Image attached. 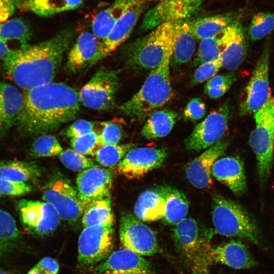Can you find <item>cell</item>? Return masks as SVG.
<instances>
[{
	"label": "cell",
	"instance_id": "1",
	"mask_svg": "<svg viewBox=\"0 0 274 274\" xmlns=\"http://www.w3.org/2000/svg\"><path fill=\"white\" fill-rule=\"evenodd\" d=\"M74 35L66 28L47 40L12 50L3 59L4 71L24 91L52 82Z\"/></svg>",
	"mask_w": 274,
	"mask_h": 274
},
{
	"label": "cell",
	"instance_id": "2",
	"mask_svg": "<svg viewBox=\"0 0 274 274\" xmlns=\"http://www.w3.org/2000/svg\"><path fill=\"white\" fill-rule=\"evenodd\" d=\"M22 111L16 124L29 134H44L76 118L79 93L64 83L49 82L23 93Z\"/></svg>",
	"mask_w": 274,
	"mask_h": 274
},
{
	"label": "cell",
	"instance_id": "3",
	"mask_svg": "<svg viewBox=\"0 0 274 274\" xmlns=\"http://www.w3.org/2000/svg\"><path fill=\"white\" fill-rule=\"evenodd\" d=\"M172 55H168L159 66L150 71L139 91L119 106L121 113L143 120L172 98L173 90L169 66Z\"/></svg>",
	"mask_w": 274,
	"mask_h": 274
},
{
	"label": "cell",
	"instance_id": "4",
	"mask_svg": "<svg viewBox=\"0 0 274 274\" xmlns=\"http://www.w3.org/2000/svg\"><path fill=\"white\" fill-rule=\"evenodd\" d=\"M178 22L162 23L127 45L124 56L128 65L135 70L151 71L173 54Z\"/></svg>",
	"mask_w": 274,
	"mask_h": 274
},
{
	"label": "cell",
	"instance_id": "5",
	"mask_svg": "<svg viewBox=\"0 0 274 274\" xmlns=\"http://www.w3.org/2000/svg\"><path fill=\"white\" fill-rule=\"evenodd\" d=\"M212 219L216 233L249 241L257 246L261 243L256 222L247 211L235 201L216 195L212 202Z\"/></svg>",
	"mask_w": 274,
	"mask_h": 274
},
{
	"label": "cell",
	"instance_id": "6",
	"mask_svg": "<svg viewBox=\"0 0 274 274\" xmlns=\"http://www.w3.org/2000/svg\"><path fill=\"white\" fill-rule=\"evenodd\" d=\"M173 238L178 251L192 274H209L213 248L209 241L201 235L196 221L185 218L175 225Z\"/></svg>",
	"mask_w": 274,
	"mask_h": 274
},
{
	"label": "cell",
	"instance_id": "7",
	"mask_svg": "<svg viewBox=\"0 0 274 274\" xmlns=\"http://www.w3.org/2000/svg\"><path fill=\"white\" fill-rule=\"evenodd\" d=\"M255 126L249 139L255 154L259 177L265 181L270 173L274 156V97L254 114Z\"/></svg>",
	"mask_w": 274,
	"mask_h": 274
},
{
	"label": "cell",
	"instance_id": "8",
	"mask_svg": "<svg viewBox=\"0 0 274 274\" xmlns=\"http://www.w3.org/2000/svg\"><path fill=\"white\" fill-rule=\"evenodd\" d=\"M119 71L106 67L98 69L79 93L80 102L96 110H109L115 104L120 85Z\"/></svg>",
	"mask_w": 274,
	"mask_h": 274
},
{
	"label": "cell",
	"instance_id": "9",
	"mask_svg": "<svg viewBox=\"0 0 274 274\" xmlns=\"http://www.w3.org/2000/svg\"><path fill=\"white\" fill-rule=\"evenodd\" d=\"M114 225L85 227L78 242V261L82 267H94L112 253Z\"/></svg>",
	"mask_w": 274,
	"mask_h": 274
},
{
	"label": "cell",
	"instance_id": "10",
	"mask_svg": "<svg viewBox=\"0 0 274 274\" xmlns=\"http://www.w3.org/2000/svg\"><path fill=\"white\" fill-rule=\"evenodd\" d=\"M230 112L227 103L211 112L185 140L186 148L190 152H199L221 140L227 129Z\"/></svg>",
	"mask_w": 274,
	"mask_h": 274
},
{
	"label": "cell",
	"instance_id": "11",
	"mask_svg": "<svg viewBox=\"0 0 274 274\" xmlns=\"http://www.w3.org/2000/svg\"><path fill=\"white\" fill-rule=\"evenodd\" d=\"M119 237L124 248L141 255L152 256L160 251L153 230L128 212L121 214Z\"/></svg>",
	"mask_w": 274,
	"mask_h": 274
},
{
	"label": "cell",
	"instance_id": "12",
	"mask_svg": "<svg viewBox=\"0 0 274 274\" xmlns=\"http://www.w3.org/2000/svg\"><path fill=\"white\" fill-rule=\"evenodd\" d=\"M42 198L54 207L60 219L69 223L76 222L82 216L85 207L77 189L65 180L49 182L44 188Z\"/></svg>",
	"mask_w": 274,
	"mask_h": 274
},
{
	"label": "cell",
	"instance_id": "13",
	"mask_svg": "<svg viewBox=\"0 0 274 274\" xmlns=\"http://www.w3.org/2000/svg\"><path fill=\"white\" fill-rule=\"evenodd\" d=\"M264 47L246 86V97L240 106L243 115L254 114L262 108L271 96L268 75L270 50Z\"/></svg>",
	"mask_w": 274,
	"mask_h": 274
},
{
	"label": "cell",
	"instance_id": "14",
	"mask_svg": "<svg viewBox=\"0 0 274 274\" xmlns=\"http://www.w3.org/2000/svg\"><path fill=\"white\" fill-rule=\"evenodd\" d=\"M17 209L23 225L31 233L47 235L59 224L60 218L57 211L46 201L22 199L18 200Z\"/></svg>",
	"mask_w": 274,
	"mask_h": 274
},
{
	"label": "cell",
	"instance_id": "15",
	"mask_svg": "<svg viewBox=\"0 0 274 274\" xmlns=\"http://www.w3.org/2000/svg\"><path fill=\"white\" fill-rule=\"evenodd\" d=\"M149 0H136L120 17L106 39L100 43L90 67L115 51L129 37Z\"/></svg>",
	"mask_w": 274,
	"mask_h": 274
},
{
	"label": "cell",
	"instance_id": "16",
	"mask_svg": "<svg viewBox=\"0 0 274 274\" xmlns=\"http://www.w3.org/2000/svg\"><path fill=\"white\" fill-rule=\"evenodd\" d=\"M203 0H160L145 14L141 30L153 29L166 22L182 21L193 15Z\"/></svg>",
	"mask_w": 274,
	"mask_h": 274
},
{
	"label": "cell",
	"instance_id": "17",
	"mask_svg": "<svg viewBox=\"0 0 274 274\" xmlns=\"http://www.w3.org/2000/svg\"><path fill=\"white\" fill-rule=\"evenodd\" d=\"M167 155L163 149L149 147L133 148L118 164L117 170L127 179H140L160 167Z\"/></svg>",
	"mask_w": 274,
	"mask_h": 274
},
{
	"label": "cell",
	"instance_id": "18",
	"mask_svg": "<svg viewBox=\"0 0 274 274\" xmlns=\"http://www.w3.org/2000/svg\"><path fill=\"white\" fill-rule=\"evenodd\" d=\"M154 268L147 259L124 248L112 252L94 267L93 274H153Z\"/></svg>",
	"mask_w": 274,
	"mask_h": 274
},
{
	"label": "cell",
	"instance_id": "19",
	"mask_svg": "<svg viewBox=\"0 0 274 274\" xmlns=\"http://www.w3.org/2000/svg\"><path fill=\"white\" fill-rule=\"evenodd\" d=\"M113 175L97 165L81 172L76 179L77 189L84 207L90 202L110 196Z\"/></svg>",
	"mask_w": 274,
	"mask_h": 274
},
{
	"label": "cell",
	"instance_id": "20",
	"mask_svg": "<svg viewBox=\"0 0 274 274\" xmlns=\"http://www.w3.org/2000/svg\"><path fill=\"white\" fill-rule=\"evenodd\" d=\"M227 147V142L221 140L190 162L186 169V176L194 187L202 189L212 185L213 164L223 155Z\"/></svg>",
	"mask_w": 274,
	"mask_h": 274
},
{
	"label": "cell",
	"instance_id": "21",
	"mask_svg": "<svg viewBox=\"0 0 274 274\" xmlns=\"http://www.w3.org/2000/svg\"><path fill=\"white\" fill-rule=\"evenodd\" d=\"M223 51L220 55L222 67L234 70L243 62L247 52V42L240 21L227 27L221 33Z\"/></svg>",
	"mask_w": 274,
	"mask_h": 274
},
{
	"label": "cell",
	"instance_id": "22",
	"mask_svg": "<svg viewBox=\"0 0 274 274\" xmlns=\"http://www.w3.org/2000/svg\"><path fill=\"white\" fill-rule=\"evenodd\" d=\"M212 176L233 193L241 194L247 188L244 163L237 157H220L213 164Z\"/></svg>",
	"mask_w": 274,
	"mask_h": 274
},
{
	"label": "cell",
	"instance_id": "23",
	"mask_svg": "<svg viewBox=\"0 0 274 274\" xmlns=\"http://www.w3.org/2000/svg\"><path fill=\"white\" fill-rule=\"evenodd\" d=\"M211 255L213 262L235 269H249L257 265L247 247L238 239H231L213 248Z\"/></svg>",
	"mask_w": 274,
	"mask_h": 274
},
{
	"label": "cell",
	"instance_id": "24",
	"mask_svg": "<svg viewBox=\"0 0 274 274\" xmlns=\"http://www.w3.org/2000/svg\"><path fill=\"white\" fill-rule=\"evenodd\" d=\"M169 186H161L143 191L134 207L135 216L143 221L162 219Z\"/></svg>",
	"mask_w": 274,
	"mask_h": 274
},
{
	"label": "cell",
	"instance_id": "25",
	"mask_svg": "<svg viewBox=\"0 0 274 274\" xmlns=\"http://www.w3.org/2000/svg\"><path fill=\"white\" fill-rule=\"evenodd\" d=\"M100 42L94 35L83 31L68 52L65 68L70 73H77L85 67H90L95 57Z\"/></svg>",
	"mask_w": 274,
	"mask_h": 274
},
{
	"label": "cell",
	"instance_id": "26",
	"mask_svg": "<svg viewBox=\"0 0 274 274\" xmlns=\"http://www.w3.org/2000/svg\"><path fill=\"white\" fill-rule=\"evenodd\" d=\"M23 102V94L18 88L0 80V133L16 124Z\"/></svg>",
	"mask_w": 274,
	"mask_h": 274
},
{
	"label": "cell",
	"instance_id": "27",
	"mask_svg": "<svg viewBox=\"0 0 274 274\" xmlns=\"http://www.w3.org/2000/svg\"><path fill=\"white\" fill-rule=\"evenodd\" d=\"M244 15L242 10H238L206 17L188 23L195 38L201 40L220 34L229 25L239 21Z\"/></svg>",
	"mask_w": 274,
	"mask_h": 274
},
{
	"label": "cell",
	"instance_id": "28",
	"mask_svg": "<svg viewBox=\"0 0 274 274\" xmlns=\"http://www.w3.org/2000/svg\"><path fill=\"white\" fill-rule=\"evenodd\" d=\"M136 0H115L99 12L92 22V33L101 43L108 37L116 22Z\"/></svg>",
	"mask_w": 274,
	"mask_h": 274
},
{
	"label": "cell",
	"instance_id": "29",
	"mask_svg": "<svg viewBox=\"0 0 274 274\" xmlns=\"http://www.w3.org/2000/svg\"><path fill=\"white\" fill-rule=\"evenodd\" d=\"M177 117V113L172 110H155L149 116L141 134L148 140L165 136L173 129Z\"/></svg>",
	"mask_w": 274,
	"mask_h": 274
},
{
	"label": "cell",
	"instance_id": "30",
	"mask_svg": "<svg viewBox=\"0 0 274 274\" xmlns=\"http://www.w3.org/2000/svg\"><path fill=\"white\" fill-rule=\"evenodd\" d=\"M84 0H24L19 9L48 17L77 9Z\"/></svg>",
	"mask_w": 274,
	"mask_h": 274
},
{
	"label": "cell",
	"instance_id": "31",
	"mask_svg": "<svg viewBox=\"0 0 274 274\" xmlns=\"http://www.w3.org/2000/svg\"><path fill=\"white\" fill-rule=\"evenodd\" d=\"M83 227L114 225L110 196L93 200L84 208L82 216Z\"/></svg>",
	"mask_w": 274,
	"mask_h": 274
},
{
	"label": "cell",
	"instance_id": "32",
	"mask_svg": "<svg viewBox=\"0 0 274 274\" xmlns=\"http://www.w3.org/2000/svg\"><path fill=\"white\" fill-rule=\"evenodd\" d=\"M196 38L191 32L188 22L178 21L173 54L171 57L175 64L188 62L195 50Z\"/></svg>",
	"mask_w": 274,
	"mask_h": 274
},
{
	"label": "cell",
	"instance_id": "33",
	"mask_svg": "<svg viewBox=\"0 0 274 274\" xmlns=\"http://www.w3.org/2000/svg\"><path fill=\"white\" fill-rule=\"evenodd\" d=\"M38 167L31 162L9 160L0 162V178L26 183L40 176Z\"/></svg>",
	"mask_w": 274,
	"mask_h": 274
},
{
	"label": "cell",
	"instance_id": "34",
	"mask_svg": "<svg viewBox=\"0 0 274 274\" xmlns=\"http://www.w3.org/2000/svg\"><path fill=\"white\" fill-rule=\"evenodd\" d=\"M188 208V200L185 195L179 190L169 186L163 221L167 224H177L186 218Z\"/></svg>",
	"mask_w": 274,
	"mask_h": 274
},
{
	"label": "cell",
	"instance_id": "35",
	"mask_svg": "<svg viewBox=\"0 0 274 274\" xmlns=\"http://www.w3.org/2000/svg\"><path fill=\"white\" fill-rule=\"evenodd\" d=\"M31 32L28 24L23 19H9L0 25V42L8 44L10 41H18L20 47L28 45Z\"/></svg>",
	"mask_w": 274,
	"mask_h": 274
},
{
	"label": "cell",
	"instance_id": "36",
	"mask_svg": "<svg viewBox=\"0 0 274 274\" xmlns=\"http://www.w3.org/2000/svg\"><path fill=\"white\" fill-rule=\"evenodd\" d=\"M20 235L13 217L0 209V258L14 247Z\"/></svg>",
	"mask_w": 274,
	"mask_h": 274
},
{
	"label": "cell",
	"instance_id": "37",
	"mask_svg": "<svg viewBox=\"0 0 274 274\" xmlns=\"http://www.w3.org/2000/svg\"><path fill=\"white\" fill-rule=\"evenodd\" d=\"M132 147V145L129 144L101 146L94 155L95 160L105 167L118 165Z\"/></svg>",
	"mask_w": 274,
	"mask_h": 274
},
{
	"label": "cell",
	"instance_id": "38",
	"mask_svg": "<svg viewBox=\"0 0 274 274\" xmlns=\"http://www.w3.org/2000/svg\"><path fill=\"white\" fill-rule=\"evenodd\" d=\"M274 30V12H260L252 17L248 29L252 41L260 40Z\"/></svg>",
	"mask_w": 274,
	"mask_h": 274
},
{
	"label": "cell",
	"instance_id": "39",
	"mask_svg": "<svg viewBox=\"0 0 274 274\" xmlns=\"http://www.w3.org/2000/svg\"><path fill=\"white\" fill-rule=\"evenodd\" d=\"M219 35L201 40L194 61L195 65L217 59L220 56L223 47Z\"/></svg>",
	"mask_w": 274,
	"mask_h": 274
},
{
	"label": "cell",
	"instance_id": "40",
	"mask_svg": "<svg viewBox=\"0 0 274 274\" xmlns=\"http://www.w3.org/2000/svg\"><path fill=\"white\" fill-rule=\"evenodd\" d=\"M63 151L57 139L53 135L42 134L34 141L31 152L35 157H48L59 155Z\"/></svg>",
	"mask_w": 274,
	"mask_h": 274
},
{
	"label": "cell",
	"instance_id": "41",
	"mask_svg": "<svg viewBox=\"0 0 274 274\" xmlns=\"http://www.w3.org/2000/svg\"><path fill=\"white\" fill-rule=\"evenodd\" d=\"M234 80L232 73L215 76L206 83L204 92L211 98H220L229 89Z\"/></svg>",
	"mask_w": 274,
	"mask_h": 274
},
{
	"label": "cell",
	"instance_id": "42",
	"mask_svg": "<svg viewBox=\"0 0 274 274\" xmlns=\"http://www.w3.org/2000/svg\"><path fill=\"white\" fill-rule=\"evenodd\" d=\"M59 156L63 164L74 172H82L96 165L91 158L74 149H67L62 151Z\"/></svg>",
	"mask_w": 274,
	"mask_h": 274
},
{
	"label": "cell",
	"instance_id": "43",
	"mask_svg": "<svg viewBox=\"0 0 274 274\" xmlns=\"http://www.w3.org/2000/svg\"><path fill=\"white\" fill-rule=\"evenodd\" d=\"M71 144L74 150L85 156H94L97 150L101 147L97 133L95 131L71 139Z\"/></svg>",
	"mask_w": 274,
	"mask_h": 274
},
{
	"label": "cell",
	"instance_id": "44",
	"mask_svg": "<svg viewBox=\"0 0 274 274\" xmlns=\"http://www.w3.org/2000/svg\"><path fill=\"white\" fill-rule=\"evenodd\" d=\"M102 128L97 133L100 146L106 145H116L122 138V130L120 126L111 121L100 123Z\"/></svg>",
	"mask_w": 274,
	"mask_h": 274
},
{
	"label": "cell",
	"instance_id": "45",
	"mask_svg": "<svg viewBox=\"0 0 274 274\" xmlns=\"http://www.w3.org/2000/svg\"><path fill=\"white\" fill-rule=\"evenodd\" d=\"M221 67L222 61L220 56L217 59L200 64L193 73L192 84H198L208 81L215 76Z\"/></svg>",
	"mask_w": 274,
	"mask_h": 274
},
{
	"label": "cell",
	"instance_id": "46",
	"mask_svg": "<svg viewBox=\"0 0 274 274\" xmlns=\"http://www.w3.org/2000/svg\"><path fill=\"white\" fill-rule=\"evenodd\" d=\"M32 187L25 182L0 178V194L21 196L29 193Z\"/></svg>",
	"mask_w": 274,
	"mask_h": 274
},
{
	"label": "cell",
	"instance_id": "47",
	"mask_svg": "<svg viewBox=\"0 0 274 274\" xmlns=\"http://www.w3.org/2000/svg\"><path fill=\"white\" fill-rule=\"evenodd\" d=\"M206 111V105L203 100L199 97H194L186 105L183 115L186 119L196 121L204 117Z\"/></svg>",
	"mask_w": 274,
	"mask_h": 274
},
{
	"label": "cell",
	"instance_id": "48",
	"mask_svg": "<svg viewBox=\"0 0 274 274\" xmlns=\"http://www.w3.org/2000/svg\"><path fill=\"white\" fill-rule=\"evenodd\" d=\"M94 131V124L92 122L78 119L71 124L65 131V134L74 139Z\"/></svg>",
	"mask_w": 274,
	"mask_h": 274
},
{
	"label": "cell",
	"instance_id": "49",
	"mask_svg": "<svg viewBox=\"0 0 274 274\" xmlns=\"http://www.w3.org/2000/svg\"><path fill=\"white\" fill-rule=\"evenodd\" d=\"M24 0H0V25L14 14Z\"/></svg>",
	"mask_w": 274,
	"mask_h": 274
},
{
	"label": "cell",
	"instance_id": "50",
	"mask_svg": "<svg viewBox=\"0 0 274 274\" xmlns=\"http://www.w3.org/2000/svg\"><path fill=\"white\" fill-rule=\"evenodd\" d=\"M36 266L45 274H57L59 269V265L58 262L50 257L42 258Z\"/></svg>",
	"mask_w": 274,
	"mask_h": 274
},
{
	"label": "cell",
	"instance_id": "51",
	"mask_svg": "<svg viewBox=\"0 0 274 274\" xmlns=\"http://www.w3.org/2000/svg\"><path fill=\"white\" fill-rule=\"evenodd\" d=\"M12 50L7 44L0 42V59L4 58Z\"/></svg>",
	"mask_w": 274,
	"mask_h": 274
},
{
	"label": "cell",
	"instance_id": "52",
	"mask_svg": "<svg viewBox=\"0 0 274 274\" xmlns=\"http://www.w3.org/2000/svg\"><path fill=\"white\" fill-rule=\"evenodd\" d=\"M27 274H45L42 270L36 265L31 268Z\"/></svg>",
	"mask_w": 274,
	"mask_h": 274
},
{
	"label": "cell",
	"instance_id": "53",
	"mask_svg": "<svg viewBox=\"0 0 274 274\" xmlns=\"http://www.w3.org/2000/svg\"><path fill=\"white\" fill-rule=\"evenodd\" d=\"M0 274H14L13 273H11L10 272L5 271V270H0Z\"/></svg>",
	"mask_w": 274,
	"mask_h": 274
},
{
	"label": "cell",
	"instance_id": "54",
	"mask_svg": "<svg viewBox=\"0 0 274 274\" xmlns=\"http://www.w3.org/2000/svg\"><path fill=\"white\" fill-rule=\"evenodd\" d=\"M110 274H121V273H110Z\"/></svg>",
	"mask_w": 274,
	"mask_h": 274
},
{
	"label": "cell",
	"instance_id": "55",
	"mask_svg": "<svg viewBox=\"0 0 274 274\" xmlns=\"http://www.w3.org/2000/svg\"><path fill=\"white\" fill-rule=\"evenodd\" d=\"M1 196H2V195H1V194H0V197H1Z\"/></svg>",
	"mask_w": 274,
	"mask_h": 274
}]
</instances>
